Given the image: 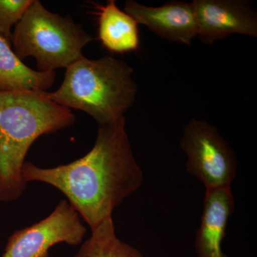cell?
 <instances>
[{"instance_id": "12", "label": "cell", "mask_w": 257, "mask_h": 257, "mask_svg": "<svg viewBox=\"0 0 257 257\" xmlns=\"http://www.w3.org/2000/svg\"><path fill=\"white\" fill-rule=\"evenodd\" d=\"M74 257H145L138 248L118 238L112 217L92 229Z\"/></svg>"}, {"instance_id": "4", "label": "cell", "mask_w": 257, "mask_h": 257, "mask_svg": "<svg viewBox=\"0 0 257 257\" xmlns=\"http://www.w3.org/2000/svg\"><path fill=\"white\" fill-rule=\"evenodd\" d=\"M94 38L69 16L51 13L34 0L16 25L11 43L19 59H36L39 72L67 68L83 58L82 49Z\"/></svg>"}, {"instance_id": "8", "label": "cell", "mask_w": 257, "mask_h": 257, "mask_svg": "<svg viewBox=\"0 0 257 257\" xmlns=\"http://www.w3.org/2000/svg\"><path fill=\"white\" fill-rule=\"evenodd\" d=\"M124 12L161 38L190 45L197 36V21L192 3L172 1L153 8L127 0Z\"/></svg>"}, {"instance_id": "6", "label": "cell", "mask_w": 257, "mask_h": 257, "mask_svg": "<svg viewBox=\"0 0 257 257\" xmlns=\"http://www.w3.org/2000/svg\"><path fill=\"white\" fill-rule=\"evenodd\" d=\"M86 233L78 212L67 199H62L45 219L15 231L1 257H49L52 246L60 243L78 245Z\"/></svg>"}, {"instance_id": "7", "label": "cell", "mask_w": 257, "mask_h": 257, "mask_svg": "<svg viewBox=\"0 0 257 257\" xmlns=\"http://www.w3.org/2000/svg\"><path fill=\"white\" fill-rule=\"evenodd\" d=\"M192 3L201 41L211 45L233 34L257 37V15L243 0H194Z\"/></svg>"}, {"instance_id": "3", "label": "cell", "mask_w": 257, "mask_h": 257, "mask_svg": "<svg viewBox=\"0 0 257 257\" xmlns=\"http://www.w3.org/2000/svg\"><path fill=\"white\" fill-rule=\"evenodd\" d=\"M133 69L111 56L80 59L66 68L62 85L49 99L70 109L85 111L98 125L113 122L133 106L138 87Z\"/></svg>"}, {"instance_id": "10", "label": "cell", "mask_w": 257, "mask_h": 257, "mask_svg": "<svg viewBox=\"0 0 257 257\" xmlns=\"http://www.w3.org/2000/svg\"><path fill=\"white\" fill-rule=\"evenodd\" d=\"M95 5L98 16V35L101 45L114 53L138 50L140 32L136 20L116 6L114 0H108L105 6Z\"/></svg>"}, {"instance_id": "1", "label": "cell", "mask_w": 257, "mask_h": 257, "mask_svg": "<svg viewBox=\"0 0 257 257\" xmlns=\"http://www.w3.org/2000/svg\"><path fill=\"white\" fill-rule=\"evenodd\" d=\"M124 116L98 125L92 150L79 160L53 168L25 162V182H42L63 193L91 230L112 217L113 211L143 182V172L134 157Z\"/></svg>"}, {"instance_id": "11", "label": "cell", "mask_w": 257, "mask_h": 257, "mask_svg": "<svg viewBox=\"0 0 257 257\" xmlns=\"http://www.w3.org/2000/svg\"><path fill=\"white\" fill-rule=\"evenodd\" d=\"M56 73L33 70L23 63L0 36V92L34 90L46 92L55 83Z\"/></svg>"}, {"instance_id": "13", "label": "cell", "mask_w": 257, "mask_h": 257, "mask_svg": "<svg viewBox=\"0 0 257 257\" xmlns=\"http://www.w3.org/2000/svg\"><path fill=\"white\" fill-rule=\"evenodd\" d=\"M34 0H0V36L11 45V28L23 18Z\"/></svg>"}, {"instance_id": "9", "label": "cell", "mask_w": 257, "mask_h": 257, "mask_svg": "<svg viewBox=\"0 0 257 257\" xmlns=\"http://www.w3.org/2000/svg\"><path fill=\"white\" fill-rule=\"evenodd\" d=\"M234 207L231 186L206 189L201 224L194 243L197 257H227L221 245Z\"/></svg>"}, {"instance_id": "5", "label": "cell", "mask_w": 257, "mask_h": 257, "mask_svg": "<svg viewBox=\"0 0 257 257\" xmlns=\"http://www.w3.org/2000/svg\"><path fill=\"white\" fill-rule=\"evenodd\" d=\"M180 148L187 157V172L206 189L231 186L237 172V159L215 126L192 119L184 126Z\"/></svg>"}, {"instance_id": "2", "label": "cell", "mask_w": 257, "mask_h": 257, "mask_svg": "<svg viewBox=\"0 0 257 257\" xmlns=\"http://www.w3.org/2000/svg\"><path fill=\"white\" fill-rule=\"evenodd\" d=\"M46 92H0L1 202L18 200L26 190L22 171L32 144L75 121L71 109L51 100Z\"/></svg>"}]
</instances>
